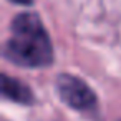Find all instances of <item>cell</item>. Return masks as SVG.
Here are the masks:
<instances>
[{"mask_svg":"<svg viewBox=\"0 0 121 121\" xmlns=\"http://www.w3.org/2000/svg\"><path fill=\"white\" fill-rule=\"evenodd\" d=\"M2 95L7 99H12L18 104H33L35 103V96L30 90L28 85L22 83L18 78H12L9 75H2Z\"/></svg>","mask_w":121,"mask_h":121,"instance_id":"obj_3","label":"cell"},{"mask_svg":"<svg viewBox=\"0 0 121 121\" xmlns=\"http://www.w3.org/2000/svg\"><path fill=\"white\" fill-rule=\"evenodd\" d=\"M10 2L18 4V5H32V4H33V0H10Z\"/></svg>","mask_w":121,"mask_h":121,"instance_id":"obj_4","label":"cell"},{"mask_svg":"<svg viewBox=\"0 0 121 121\" xmlns=\"http://www.w3.org/2000/svg\"><path fill=\"white\" fill-rule=\"evenodd\" d=\"M56 91L68 106L73 109H91L96 104V95L95 91L85 83L81 78L70 75V73H60L56 76Z\"/></svg>","mask_w":121,"mask_h":121,"instance_id":"obj_2","label":"cell"},{"mask_svg":"<svg viewBox=\"0 0 121 121\" xmlns=\"http://www.w3.org/2000/svg\"><path fill=\"white\" fill-rule=\"evenodd\" d=\"M12 37L4 56L23 68H47L53 63V47L42 18L33 12L18 13L10 23Z\"/></svg>","mask_w":121,"mask_h":121,"instance_id":"obj_1","label":"cell"}]
</instances>
